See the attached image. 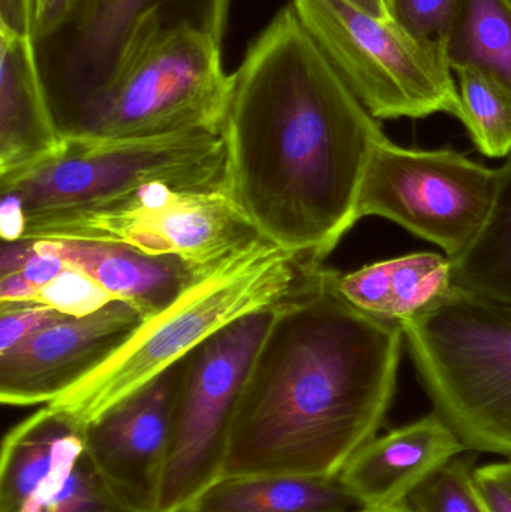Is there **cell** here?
I'll use <instances>...</instances> for the list:
<instances>
[{
	"mask_svg": "<svg viewBox=\"0 0 511 512\" xmlns=\"http://www.w3.org/2000/svg\"><path fill=\"white\" fill-rule=\"evenodd\" d=\"M62 141L32 39L0 27V182L41 164Z\"/></svg>",
	"mask_w": 511,
	"mask_h": 512,
	"instance_id": "obj_16",
	"label": "cell"
},
{
	"mask_svg": "<svg viewBox=\"0 0 511 512\" xmlns=\"http://www.w3.org/2000/svg\"><path fill=\"white\" fill-rule=\"evenodd\" d=\"M402 325L348 303L309 264L273 309L237 406L224 477H338L395 397Z\"/></svg>",
	"mask_w": 511,
	"mask_h": 512,
	"instance_id": "obj_2",
	"label": "cell"
},
{
	"mask_svg": "<svg viewBox=\"0 0 511 512\" xmlns=\"http://www.w3.org/2000/svg\"><path fill=\"white\" fill-rule=\"evenodd\" d=\"M461 96V122L482 155H511V89L473 69L456 72Z\"/></svg>",
	"mask_w": 511,
	"mask_h": 512,
	"instance_id": "obj_22",
	"label": "cell"
},
{
	"mask_svg": "<svg viewBox=\"0 0 511 512\" xmlns=\"http://www.w3.org/2000/svg\"><path fill=\"white\" fill-rule=\"evenodd\" d=\"M305 29L374 119H423L462 104L443 48L347 0H291Z\"/></svg>",
	"mask_w": 511,
	"mask_h": 512,
	"instance_id": "obj_7",
	"label": "cell"
},
{
	"mask_svg": "<svg viewBox=\"0 0 511 512\" xmlns=\"http://www.w3.org/2000/svg\"><path fill=\"white\" fill-rule=\"evenodd\" d=\"M401 325L434 412L467 450L511 459V306L452 288Z\"/></svg>",
	"mask_w": 511,
	"mask_h": 512,
	"instance_id": "obj_5",
	"label": "cell"
},
{
	"mask_svg": "<svg viewBox=\"0 0 511 512\" xmlns=\"http://www.w3.org/2000/svg\"><path fill=\"white\" fill-rule=\"evenodd\" d=\"M356 512H417V511H414L413 508H411L410 505H408L407 502H405V504L395 505V507L381 508V510H359Z\"/></svg>",
	"mask_w": 511,
	"mask_h": 512,
	"instance_id": "obj_35",
	"label": "cell"
},
{
	"mask_svg": "<svg viewBox=\"0 0 511 512\" xmlns=\"http://www.w3.org/2000/svg\"><path fill=\"white\" fill-rule=\"evenodd\" d=\"M144 318L126 301H111L83 318L66 316L0 352V402L45 406L101 366Z\"/></svg>",
	"mask_w": 511,
	"mask_h": 512,
	"instance_id": "obj_13",
	"label": "cell"
},
{
	"mask_svg": "<svg viewBox=\"0 0 511 512\" xmlns=\"http://www.w3.org/2000/svg\"><path fill=\"white\" fill-rule=\"evenodd\" d=\"M221 135L231 200L263 239L311 264L359 222L366 165L386 138L291 3L233 74Z\"/></svg>",
	"mask_w": 511,
	"mask_h": 512,
	"instance_id": "obj_1",
	"label": "cell"
},
{
	"mask_svg": "<svg viewBox=\"0 0 511 512\" xmlns=\"http://www.w3.org/2000/svg\"><path fill=\"white\" fill-rule=\"evenodd\" d=\"M464 451L467 447L452 427L432 412L372 439L347 463L341 480L365 510L395 507Z\"/></svg>",
	"mask_w": 511,
	"mask_h": 512,
	"instance_id": "obj_15",
	"label": "cell"
},
{
	"mask_svg": "<svg viewBox=\"0 0 511 512\" xmlns=\"http://www.w3.org/2000/svg\"><path fill=\"white\" fill-rule=\"evenodd\" d=\"M65 267L66 264L62 259L56 258L53 255L38 254L35 251L30 256L29 261L26 262V265H24L21 273L39 291L42 286L56 279Z\"/></svg>",
	"mask_w": 511,
	"mask_h": 512,
	"instance_id": "obj_29",
	"label": "cell"
},
{
	"mask_svg": "<svg viewBox=\"0 0 511 512\" xmlns=\"http://www.w3.org/2000/svg\"><path fill=\"white\" fill-rule=\"evenodd\" d=\"M273 309L237 319L183 360L156 512L186 511L221 480L246 376Z\"/></svg>",
	"mask_w": 511,
	"mask_h": 512,
	"instance_id": "obj_8",
	"label": "cell"
},
{
	"mask_svg": "<svg viewBox=\"0 0 511 512\" xmlns=\"http://www.w3.org/2000/svg\"><path fill=\"white\" fill-rule=\"evenodd\" d=\"M26 233V218L23 209L15 198L2 195L0 203V236L6 242L24 239Z\"/></svg>",
	"mask_w": 511,
	"mask_h": 512,
	"instance_id": "obj_30",
	"label": "cell"
},
{
	"mask_svg": "<svg viewBox=\"0 0 511 512\" xmlns=\"http://www.w3.org/2000/svg\"><path fill=\"white\" fill-rule=\"evenodd\" d=\"M62 318L66 316L53 307L35 301H3L0 303V352Z\"/></svg>",
	"mask_w": 511,
	"mask_h": 512,
	"instance_id": "obj_26",
	"label": "cell"
},
{
	"mask_svg": "<svg viewBox=\"0 0 511 512\" xmlns=\"http://www.w3.org/2000/svg\"><path fill=\"white\" fill-rule=\"evenodd\" d=\"M351 5L356 6L360 11L371 17L380 18V20H390L387 12L386 0H347Z\"/></svg>",
	"mask_w": 511,
	"mask_h": 512,
	"instance_id": "obj_34",
	"label": "cell"
},
{
	"mask_svg": "<svg viewBox=\"0 0 511 512\" xmlns=\"http://www.w3.org/2000/svg\"><path fill=\"white\" fill-rule=\"evenodd\" d=\"M183 512H192L191 510H186V511H183Z\"/></svg>",
	"mask_w": 511,
	"mask_h": 512,
	"instance_id": "obj_36",
	"label": "cell"
},
{
	"mask_svg": "<svg viewBox=\"0 0 511 512\" xmlns=\"http://www.w3.org/2000/svg\"><path fill=\"white\" fill-rule=\"evenodd\" d=\"M407 504L417 512H489L467 460L452 459L429 475Z\"/></svg>",
	"mask_w": 511,
	"mask_h": 512,
	"instance_id": "obj_23",
	"label": "cell"
},
{
	"mask_svg": "<svg viewBox=\"0 0 511 512\" xmlns=\"http://www.w3.org/2000/svg\"><path fill=\"white\" fill-rule=\"evenodd\" d=\"M44 239L117 243L150 256H176L200 273L263 237L225 189L177 191L155 183L116 209L51 228Z\"/></svg>",
	"mask_w": 511,
	"mask_h": 512,
	"instance_id": "obj_11",
	"label": "cell"
},
{
	"mask_svg": "<svg viewBox=\"0 0 511 512\" xmlns=\"http://www.w3.org/2000/svg\"><path fill=\"white\" fill-rule=\"evenodd\" d=\"M89 0H29V35L33 44L74 23Z\"/></svg>",
	"mask_w": 511,
	"mask_h": 512,
	"instance_id": "obj_27",
	"label": "cell"
},
{
	"mask_svg": "<svg viewBox=\"0 0 511 512\" xmlns=\"http://www.w3.org/2000/svg\"><path fill=\"white\" fill-rule=\"evenodd\" d=\"M0 512H135L87 456L84 432L42 406L0 450Z\"/></svg>",
	"mask_w": 511,
	"mask_h": 512,
	"instance_id": "obj_12",
	"label": "cell"
},
{
	"mask_svg": "<svg viewBox=\"0 0 511 512\" xmlns=\"http://www.w3.org/2000/svg\"><path fill=\"white\" fill-rule=\"evenodd\" d=\"M500 171L452 149L375 146L357 200V221L380 216L440 246L450 261L482 233L497 197Z\"/></svg>",
	"mask_w": 511,
	"mask_h": 512,
	"instance_id": "obj_10",
	"label": "cell"
},
{
	"mask_svg": "<svg viewBox=\"0 0 511 512\" xmlns=\"http://www.w3.org/2000/svg\"><path fill=\"white\" fill-rule=\"evenodd\" d=\"M183 361L84 432L87 456L135 512H156Z\"/></svg>",
	"mask_w": 511,
	"mask_h": 512,
	"instance_id": "obj_14",
	"label": "cell"
},
{
	"mask_svg": "<svg viewBox=\"0 0 511 512\" xmlns=\"http://www.w3.org/2000/svg\"><path fill=\"white\" fill-rule=\"evenodd\" d=\"M500 171L491 216L473 245L452 259V286L511 306V159Z\"/></svg>",
	"mask_w": 511,
	"mask_h": 512,
	"instance_id": "obj_21",
	"label": "cell"
},
{
	"mask_svg": "<svg viewBox=\"0 0 511 512\" xmlns=\"http://www.w3.org/2000/svg\"><path fill=\"white\" fill-rule=\"evenodd\" d=\"M155 183L177 191L225 189V144L218 132L186 131L126 140L63 138L50 158L14 179L0 195L15 198L26 218L24 239L122 206Z\"/></svg>",
	"mask_w": 511,
	"mask_h": 512,
	"instance_id": "obj_4",
	"label": "cell"
},
{
	"mask_svg": "<svg viewBox=\"0 0 511 512\" xmlns=\"http://www.w3.org/2000/svg\"><path fill=\"white\" fill-rule=\"evenodd\" d=\"M0 27L29 35V0H0Z\"/></svg>",
	"mask_w": 511,
	"mask_h": 512,
	"instance_id": "obj_32",
	"label": "cell"
},
{
	"mask_svg": "<svg viewBox=\"0 0 511 512\" xmlns=\"http://www.w3.org/2000/svg\"><path fill=\"white\" fill-rule=\"evenodd\" d=\"M441 48L455 74L473 69L511 89V0H459Z\"/></svg>",
	"mask_w": 511,
	"mask_h": 512,
	"instance_id": "obj_20",
	"label": "cell"
},
{
	"mask_svg": "<svg viewBox=\"0 0 511 512\" xmlns=\"http://www.w3.org/2000/svg\"><path fill=\"white\" fill-rule=\"evenodd\" d=\"M35 251L83 271L144 319L173 303L197 274L176 256H150L117 243L39 239Z\"/></svg>",
	"mask_w": 511,
	"mask_h": 512,
	"instance_id": "obj_17",
	"label": "cell"
},
{
	"mask_svg": "<svg viewBox=\"0 0 511 512\" xmlns=\"http://www.w3.org/2000/svg\"><path fill=\"white\" fill-rule=\"evenodd\" d=\"M474 481L489 512H511V459L474 469Z\"/></svg>",
	"mask_w": 511,
	"mask_h": 512,
	"instance_id": "obj_28",
	"label": "cell"
},
{
	"mask_svg": "<svg viewBox=\"0 0 511 512\" xmlns=\"http://www.w3.org/2000/svg\"><path fill=\"white\" fill-rule=\"evenodd\" d=\"M38 289L23 276L21 271L0 277V303L3 301H30Z\"/></svg>",
	"mask_w": 511,
	"mask_h": 512,
	"instance_id": "obj_33",
	"label": "cell"
},
{
	"mask_svg": "<svg viewBox=\"0 0 511 512\" xmlns=\"http://www.w3.org/2000/svg\"><path fill=\"white\" fill-rule=\"evenodd\" d=\"M192 512H356L365 510L341 475H239L213 483Z\"/></svg>",
	"mask_w": 511,
	"mask_h": 512,
	"instance_id": "obj_19",
	"label": "cell"
},
{
	"mask_svg": "<svg viewBox=\"0 0 511 512\" xmlns=\"http://www.w3.org/2000/svg\"><path fill=\"white\" fill-rule=\"evenodd\" d=\"M333 283L356 309L401 324L453 288L452 262L437 252H416L363 265L351 273L333 270Z\"/></svg>",
	"mask_w": 511,
	"mask_h": 512,
	"instance_id": "obj_18",
	"label": "cell"
},
{
	"mask_svg": "<svg viewBox=\"0 0 511 512\" xmlns=\"http://www.w3.org/2000/svg\"><path fill=\"white\" fill-rule=\"evenodd\" d=\"M221 42L191 26L153 27L143 33L74 137L221 134L233 89V75L222 68Z\"/></svg>",
	"mask_w": 511,
	"mask_h": 512,
	"instance_id": "obj_6",
	"label": "cell"
},
{
	"mask_svg": "<svg viewBox=\"0 0 511 512\" xmlns=\"http://www.w3.org/2000/svg\"><path fill=\"white\" fill-rule=\"evenodd\" d=\"M35 240L21 239L15 242H2V252H0V277L8 274L17 273L23 270L30 256L35 252Z\"/></svg>",
	"mask_w": 511,
	"mask_h": 512,
	"instance_id": "obj_31",
	"label": "cell"
},
{
	"mask_svg": "<svg viewBox=\"0 0 511 512\" xmlns=\"http://www.w3.org/2000/svg\"><path fill=\"white\" fill-rule=\"evenodd\" d=\"M113 294L78 268L66 265L62 273L39 289L35 303L53 307L65 316L83 318L116 301Z\"/></svg>",
	"mask_w": 511,
	"mask_h": 512,
	"instance_id": "obj_24",
	"label": "cell"
},
{
	"mask_svg": "<svg viewBox=\"0 0 511 512\" xmlns=\"http://www.w3.org/2000/svg\"><path fill=\"white\" fill-rule=\"evenodd\" d=\"M228 6L230 0H89L74 23L33 44L62 138L74 137L143 33L191 26L222 41Z\"/></svg>",
	"mask_w": 511,
	"mask_h": 512,
	"instance_id": "obj_9",
	"label": "cell"
},
{
	"mask_svg": "<svg viewBox=\"0 0 511 512\" xmlns=\"http://www.w3.org/2000/svg\"><path fill=\"white\" fill-rule=\"evenodd\" d=\"M459 0H386L390 20L423 42L443 45Z\"/></svg>",
	"mask_w": 511,
	"mask_h": 512,
	"instance_id": "obj_25",
	"label": "cell"
},
{
	"mask_svg": "<svg viewBox=\"0 0 511 512\" xmlns=\"http://www.w3.org/2000/svg\"><path fill=\"white\" fill-rule=\"evenodd\" d=\"M309 264L266 239L255 240L195 274L173 303L144 319L101 366L45 406L86 429L222 328L278 306Z\"/></svg>",
	"mask_w": 511,
	"mask_h": 512,
	"instance_id": "obj_3",
	"label": "cell"
}]
</instances>
